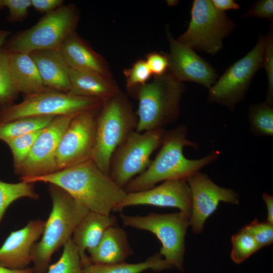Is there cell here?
<instances>
[{"instance_id":"3957f363","label":"cell","mask_w":273,"mask_h":273,"mask_svg":"<svg viewBox=\"0 0 273 273\" xmlns=\"http://www.w3.org/2000/svg\"><path fill=\"white\" fill-rule=\"evenodd\" d=\"M52 209L40 241L32 250L34 273H44L53 253L71 239L81 220L89 211L60 187L49 184Z\"/></svg>"},{"instance_id":"d4e9b609","label":"cell","mask_w":273,"mask_h":273,"mask_svg":"<svg viewBox=\"0 0 273 273\" xmlns=\"http://www.w3.org/2000/svg\"><path fill=\"white\" fill-rule=\"evenodd\" d=\"M55 116L30 117L0 123V140L5 142L25 133L43 129Z\"/></svg>"},{"instance_id":"e0dca14e","label":"cell","mask_w":273,"mask_h":273,"mask_svg":"<svg viewBox=\"0 0 273 273\" xmlns=\"http://www.w3.org/2000/svg\"><path fill=\"white\" fill-rule=\"evenodd\" d=\"M45 222L40 219L31 220L12 232L0 247V265L15 269L27 267L32 262V250L42 235Z\"/></svg>"},{"instance_id":"30bf717a","label":"cell","mask_w":273,"mask_h":273,"mask_svg":"<svg viewBox=\"0 0 273 273\" xmlns=\"http://www.w3.org/2000/svg\"><path fill=\"white\" fill-rule=\"evenodd\" d=\"M166 131L161 129L132 132L111 157L109 172L111 178L124 188L135 176L143 173L152 161V154L161 147Z\"/></svg>"},{"instance_id":"d590c367","label":"cell","mask_w":273,"mask_h":273,"mask_svg":"<svg viewBox=\"0 0 273 273\" xmlns=\"http://www.w3.org/2000/svg\"><path fill=\"white\" fill-rule=\"evenodd\" d=\"M145 61L152 75L154 77L164 74L168 69L169 63L167 55L152 52L146 56Z\"/></svg>"},{"instance_id":"ab89813d","label":"cell","mask_w":273,"mask_h":273,"mask_svg":"<svg viewBox=\"0 0 273 273\" xmlns=\"http://www.w3.org/2000/svg\"><path fill=\"white\" fill-rule=\"evenodd\" d=\"M262 198L264 201L267 211V221L273 224V197L268 193H264Z\"/></svg>"},{"instance_id":"4316f807","label":"cell","mask_w":273,"mask_h":273,"mask_svg":"<svg viewBox=\"0 0 273 273\" xmlns=\"http://www.w3.org/2000/svg\"><path fill=\"white\" fill-rule=\"evenodd\" d=\"M248 117L250 132L256 136L273 135V108L265 102L251 105Z\"/></svg>"},{"instance_id":"277c9868","label":"cell","mask_w":273,"mask_h":273,"mask_svg":"<svg viewBox=\"0 0 273 273\" xmlns=\"http://www.w3.org/2000/svg\"><path fill=\"white\" fill-rule=\"evenodd\" d=\"M185 90L183 82L169 72L132 90L139 102L135 131L164 129L175 121L179 116L180 102Z\"/></svg>"},{"instance_id":"44dd1931","label":"cell","mask_w":273,"mask_h":273,"mask_svg":"<svg viewBox=\"0 0 273 273\" xmlns=\"http://www.w3.org/2000/svg\"><path fill=\"white\" fill-rule=\"evenodd\" d=\"M120 92L112 78L97 73L70 68L68 93L70 94L104 102Z\"/></svg>"},{"instance_id":"8fae6325","label":"cell","mask_w":273,"mask_h":273,"mask_svg":"<svg viewBox=\"0 0 273 273\" xmlns=\"http://www.w3.org/2000/svg\"><path fill=\"white\" fill-rule=\"evenodd\" d=\"M267 36L260 34L254 47L234 63L209 89L208 100L230 110L244 98L253 76L263 66Z\"/></svg>"},{"instance_id":"2e32d148","label":"cell","mask_w":273,"mask_h":273,"mask_svg":"<svg viewBox=\"0 0 273 273\" xmlns=\"http://www.w3.org/2000/svg\"><path fill=\"white\" fill-rule=\"evenodd\" d=\"M144 205L176 208L190 219L192 198L187 180H168L145 191L127 193L115 211L128 206Z\"/></svg>"},{"instance_id":"4dcf8cb0","label":"cell","mask_w":273,"mask_h":273,"mask_svg":"<svg viewBox=\"0 0 273 273\" xmlns=\"http://www.w3.org/2000/svg\"><path fill=\"white\" fill-rule=\"evenodd\" d=\"M43 129L28 132L5 142L12 151L15 170L17 169L27 158L35 141Z\"/></svg>"},{"instance_id":"74e56055","label":"cell","mask_w":273,"mask_h":273,"mask_svg":"<svg viewBox=\"0 0 273 273\" xmlns=\"http://www.w3.org/2000/svg\"><path fill=\"white\" fill-rule=\"evenodd\" d=\"M62 0H31V5L36 11L48 14L62 5Z\"/></svg>"},{"instance_id":"7c38bea8","label":"cell","mask_w":273,"mask_h":273,"mask_svg":"<svg viewBox=\"0 0 273 273\" xmlns=\"http://www.w3.org/2000/svg\"><path fill=\"white\" fill-rule=\"evenodd\" d=\"M95 111L75 115L59 142L56 160L58 170L92 159L96 141Z\"/></svg>"},{"instance_id":"7402d4cb","label":"cell","mask_w":273,"mask_h":273,"mask_svg":"<svg viewBox=\"0 0 273 273\" xmlns=\"http://www.w3.org/2000/svg\"><path fill=\"white\" fill-rule=\"evenodd\" d=\"M87 252L92 263L113 264L124 262L133 250L126 232L116 225L108 228L98 244Z\"/></svg>"},{"instance_id":"603a6c76","label":"cell","mask_w":273,"mask_h":273,"mask_svg":"<svg viewBox=\"0 0 273 273\" xmlns=\"http://www.w3.org/2000/svg\"><path fill=\"white\" fill-rule=\"evenodd\" d=\"M12 77L18 92L27 96L44 90L38 69L29 55L23 53H10Z\"/></svg>"},{"instance_id":"484cf974","label":"cell","mask_w":273,"mask_h":273,"mask_svg":"<svg viewBox=\"0 0 273 273\" xmlns=\"http://www.w3.org/2000/svg\"><path fill=\"white\" fill-rule=\"evenodd\" d=\"M22 198L38 199L32 183L23 180L9 183L0 180V223L8 208L15 201Z\"/></svg>"},{"instance_id":"5b68a950","label":"cell","mask_w":273,"mask_h":273,"mask_svg":"<svg viewBox=\"0 0 273 273\" xmlns=\"http://www.w3.org/2000/svg\"><path fill=\"white\" fill-rule=\"evenodd\" d=\"M137 123L136 113L127 97L121 92L103 102L96 117L92 159L106 173L109 174L113 153L135 130Z\"/></svg>"},{"instance_id":"9a60e30c","label":"cell","mask_w":273,"mask_h":273,"mask_svg":"<svg viewBox=\"0 0 273 273\" xmlns=\"http://www.w3.org/2000/svg\"><path fill=\"white\" fill-rule=\"evenodd\" d=\"M166 34L170 50L167 55L169 72L181 82H195L209 89L216 81L214 68L194 50L174 39L168 29Z\"/></svg>"},{"instance_id":"1f68e13d","label":"cell","mask_w":273,"mask_h":273,"mask_svg":"<svg viewBox=\"0 0 273 273\" xmlns=\"http://www.w3.org/2000/svg\"><path fill=\"white\" fill-rule=\"evenodd\" d=\"M124 74L126 87L129 90L147 83L152 75L145 60L135 62L130 68L124 70Z\"/></svg>"},{"instance_id":"b9f144b4","label":"cell","mask_w":273,"mask_h":273,"mask_svg":"<svg viewBox=\"0 0 273 273\" xmlns=\"http://www.w3.org/2000/svg\"><path fill=\"white\" fill-rule=\"evenodd\" d=\"M11 32L9 31L0 29V48H2L7 41Z\"/></svg>"},{"instance_id":"f35d334b","label":"cell","mask_w":273,"mask_h":273,"mask_svg":"<svg viewBox=\"0 0 273 273\" xmlns=\"http://www.w3.org/2000/svg\"><path fill=\"white\" fill-rule=\"evenodd\" d=\"M211 1L214 7L221 12L240 8V5L233 0H212Z\"/></svg>"},{"instance_id":"7a4b0ae2","label":"cell","mask_w":273,"mask_h":273,"mask_svg":"<svg viewBox=\"0 0 273 273\" xmlns=\"http://www.w3.org/2000/svg\"><path fill=\"white\" fill-rule=\"evenodd\" d=\"M188 128L185 125L166 130L158 153L148 167L131 179L123 188L126 193L145 191L160 181L187 180L201 168L216 161L220 152L213 150L198 159L187 158L183 153L185 147L198 149V144L187 138Z\"/></svg>"},{"instance_id":"f1b7e54d","label":"cell","mask_w":273,"mask_h":273,"mask_svg":"<svg viewBox=\"0 0 273 273\" xmlns=\"http://www.w3.org/2000/svg\"><path fill=\"white\" fill-rule=\"evenodd\" d=\"M48 268L46 273H83L80 257L71 239L64 245L59 260Z\"/></svg>"},{"instance_id":"52a82bcc","label":"cell","mask_w":273,"mask_h":273,"mask_svg":"<svg viewBox=\"0 0 273 273\" xmlns=\"http://www.w3.org/2000/svg\"><path fill=\"white\" fill-rule=\"evenodd\" d=\"M101 101L78 96L46 88L29 96L18 104L0 108V123L23 118L46 116H74L88 111H96Z\"/></svg>"},{"instance_id":"d6a6232c","label":"cell","mask_w":273,"mask_h":273,"mask_svg":"<svg viewBox=\"0 0 273 273\" xmlns=\"http://www.w3.org/2000/svg\"><path fill=\"white\" fill-rule=\"evenodd\" d=\"M266 71L267 77V88L265 102L273 105V33L272 26L267 36V41L265 47L263 66Z\"/></svg>"},{"instance_id":"f546056e","label":"cell","mask_w":273,"mask_h":273,"mask_svg":"<svg viewBox=\"0 0 273 273\" xmlns=\"http://www.w3.org/2000/svg\"><path fill=\"white\" fill-rule=\"evenodd\" d=\"M232 249L231 258L239 264L260 249L253 237L243 228L231 238Z\"/></svg>"},{"instance_id":"8992f818","label":"cell","mask_w":273,"mask_h":273,"mask_svg":"<svg viewBox=\"0 0 273 273\" xmlns=\"http://www.w3.org/2000/svg\"><path fill=\"white\" fill-rule=\"evenodd\" d=\"M78 15L75 6H62L47 14L35 25L7 40V52L29 54L37 50H57L75 32Z\"/></svg>"},{"instance_id":"ba28073f","label":"cell","mask_w":273,"mask_h":273,"mask_svg":"<svg viewBox=\"0 0 273 273\" xmlns=\"http://www.w3.org/2000/svg\"><path fill=\"white\" fill-rule=\"evenodd\" d=\"M124 225L149 231L161 243L159 254L172 267L182 271L185 251V236L190 224L189 217L181 212L151 213L145 216L120 214Z\"/></svg>"},{"instance_id":"6da1fadb","label":"cell","mask_w":273,"mask_h":273,"mask_svg":"<svg viewBox=\"0 0 273 273\" xmlns=\"http://www.w3.org/2000/svg\"><path fill=\"white\" fill-rule=\"evenodd\" d=\"M21 180L57 186L89 211L105 214L115 211L127 194L92 159L51 174Z\"/></svg>"},{"instance_id":"ac0fdd59","label":"cell","mask_w":273,"mask_h":273,"mask_svg":"<svg viewBox=\"0 0 273 273\" xmlns=\"http://www.w3.org/2000/svg\"><path fill=\"white\" fill-rule=\"evenodd\" d=\"M59 51L71 68L95 72L112 78L105 60L75 32L66 38Z\"/></svg>"},{"instance_id":"60d3db41","label":"cell","mask_w":273,"mask_h":273,"mask_svg":"<svg viewBox=\"0 0 273 273\" xmlns=\"http://www.w3.org/2000/svg\"><path fill=\"white\" fill-rule=\"evenodd\" d=\"M0 273H34L32 267H26L21 269L7 268L0 265Z\"/></svg>"},{"instance_id":"cb8c5ba5","label":"cell","mask_w":273,"mask_h":273,"mask_svg":"<svg viewBox=\"0 0 273 273\" xmlns=\"http://www.w3.org/2000/svg\"><path fill=\"white\" fill-rule=\"evenodd\" d=\"M172 267L158 253L136 263L125 261L113 264H99L88 261L83 264V273H142L151 269L159 271Z\"/></svg>"},{"instance_id":"9c48e42d","label":"cell","mask_w":273,"mask_h":273,"mask_svg":"<svg viewBox=\"0 0 273 273\" xmlns=\"http://www.w3.org/2000/svg\"><path fill=\"white\" fill-rule=\"evenodd\" d=\"M187 30L177 40L193 50L215 54L223 47V40L235 25L224 12L217 10L209 0H195Z\"/></svg>"},{"instance_id":"4fadbf2b","label":"cell","mask_w":273,"mask_h":273,"mask_svg":"<svg viewBox=\"0 0 273 273\" xmlns=\"http://www.w3.org/2000/svg\"><path fill=\"white\" fill-rule=\"evenodd\" d=\"M74 116H55L51 123L42 129L27 158L15 170L20 179L41 176L58 171L56 160L57 150L62 136Z\"/></svg>"},{"instance_id":"d6986e66","label":"cell","mask_w":273,"mask_h":273,"mask_svg":"<svg viewBox=\"0 0 273 273\" xmlns=\"http://www.w3.org/2000/svg\"><path fill=\"white\" fill-rule=\"evenodd\" d=\"M116 223V217L111 214L93 211H89L81 220L71 239L77 249L82 265L89 261L86 251L95 248L106 231Z\"/></svg>"},{"instance_id":"ffe728a7","label":"cell","mask_w":273,"mask_h":273,"mask_svg":"<svg viewBox=\"0 0 273 273\" xmlns=\"http://www.w3.org/2000/svg\"><path fill=\"white\" fill-rule=\"evenodd\" d=\"M29 55L35 64L46 87L69 93L70 67L59 51L37 50Z\"/></svg>"},{"instance_id":"8d00e7d4","label":"cell","mask_w":273,"mask_h":273,"mask_svg":"<svg viewBox=\"0 0 273 273\" xmlns=\"http://www.w3.org/2000/svg\"><path fill=\"white\" fill-rule=\"evenodd\" d=\"M252 17L267 19L272 22L273 1L260 0L257 1L242 16L244 18Z\"/></svg>"},{"instance_id":"83f0119b","label":"cell","mask_w":273,"mask_h":273,"mask_svg":"<svg viewBox=\"0 0 273 273\" xmlns=\"http://www.w3.org/2000/svg\"><path fill=\"white\" fill-rule=\"evenodd\" d=\"M18 93L11 73L10 53L0 48V104L10 105Z\"/></svg>"},{"instance_id":"836d02e7","label":"cell","mask_w":273,"mask_h":273,"mask_svg":"<svg viewBox=\"0 0 273 273\" xmlns=\"http://www.w3.org/2000/svg\"><path fill=\"white\" fill-rule=\"evenodd\" d=\"M243 228L253 237L260 248L272 243L273 224L254 219Z\"/></svg>"},{"instance_id":"e575fe53","label":"cell","mask_w":273,"mask_h":273,"mask_svg":"<svg viewBox=\"0 0 273 273\" xmlns=\"http://www.w3.org/2000/svg\"><path fill=\"white\" fill-rule=\"evenodd\" d=\"M3 8L9 10L8 20L11 22H19L24 19L31 7V0H2Z\"/></svg>"},{"instance_id":"5bb4252c","label":"cell","mask_w":273,"mask_h":273,"mask_svg":"<svg viewBox=\"0 0 273 273\" xmlns=\"http://www.w3.org/2000/svg\"><path fill=\"white\" fill-rule=\"evenodd\" d=\"M187 181L192 198L190 224L195 233L203 230L205 221L215 212L219 202L239 203L238 195L235 192L218 186L206 174L198 171Z\"/></svg>"}]
</instances>
